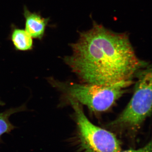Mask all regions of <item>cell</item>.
Masks as SVG:
<instances>
[{
  "instance_id": "obj_1",
  "label": "cell",
  "mask_w": 152,
  "mask_h": 152,
  "mask_svg": "<svg viewBox=\"0 0 152 152\" xmlns=\"http://www.w3.org/2000/svg\"><path fill=\"white\" fill-rule=\"evenodd\" d=\"M72 54L64 61L83 83L110 86L132 80L146 66L134 50L126 33L112 31L93 22L71 45Z\"/></svg>"
},
{
  "instance_id": "obj_2",
  "label": "cell",
  "mask_w": 152,
  "mask_h": 152,
  "mask_svg": "<svg viewBox=\"0 0 152 152\" xmlns=\"http://www.w3.org/2000/svg\"><path fill=\"white\" fill-rule=\"evenodd\" d=\"M48 81L61 92L65 98H72L86 106L92 112L101 113L108 110L133 83L132 80L110 86L62 82L53 78Z\"/></svg>"
},
{
  "instance_id": "obj_3",
  "label": "cell",
  "mask_w": 152,
  "mask_h": 152,
  "mask_svg": "<svg viewBox=\"0 0 152 152\" xmlns=\"http://www.w3.org/2000/svg\"><path fill=\"white\" fill-rule=\"evenodd\" d=\"M134 92L128 105L115 119L106 125L118 133L136 132L152 112V69L151 66L141 69Z\"/></svg>"
},
{
  "instance_id": "obj_4",
  "label": "cell",
  "mask_w": 152,
  "mask_h": 152,
  "mask_svg": "<svg viewBox=\"0 0 152 152\" xmlns=\"http://www.w3.org/2000/svg\"><path fill=\"white\" fill-rule=\"evenodd\" d=\"M65 98L74 110L79 143L82 152H121V143L114 134L91 122L78 102L72 98Z\"/></svg>"
},
{
  "instance_id": "obj_5",
  "label": "cell",
  "mask_w": 152,
  "mask_h": 152,
  "mask_svg": "<svg viewBox=\"0 0 152 152\" xmlns=\"http://www.w3.org/2000/svg\"><path fill=\"white\" fill-rule=\"evenodd\" d=\"M23 15L25 20V30L32 38L41 39L45 34L49 18H45L39 14L32 12L26 6L24 7Z\"/></svg>"
},
{
  "instance_id": "obj_6",
  "label": "cell",
  "mask_w": 152,
  "mask_h": 152,
  "mask_svg": "<svg viewBox=\"0 0 152 152\" xmlns=\"http://www.w3.org/2000/svg\"><path fill=\"white\" fill-rule=\"evenodd\" d=\"M11 39L17 50L27 51L32 48V38L25 30L14 28L11 35Z\"/></svg>"
},
{
  "instance_id": "obj_7",
  "label": "cell",
  "mask_w": 152,
  "mask_h": 152,
  "mask_svg": "<svg viewBox=\"0 0 152 152\" xmlns=\"http://www.w3.org/2000/svg\"><path fill=\"white\" fill-rule=\"evenodd\" d=\"M24 106L18 108L11 109L0 113V137L4 134L10 132L14 129V126L9 121L12 114L24 110Z\"/></svg>"
},
{
  "instance_id": "obj_8",
  "label": "cell",
  "mask_w": 152,
  "mask_h": 152,
  "mask_svg": "<svg viewBox=\"0 0 152 152\" xmlns=\"http://www.w3.org/2000/svg\"><path fill=\"white\" fill-rule=\"evenodd\" d=\"M120 152H152V142H150L145 146L138 149H129Z\"/></svg>"
},
{
  "instance_id": "obj_9",
  "label": "cell",
  "mask_w": 152,
  "mask_h": 152,
  "mask_svg": "<svg viewBox=\"0 0 152 152\" xmlns=\"http://www.w3.org/2000/svg\"><path fill=\"white\" fill-rule=\"evenodd\" d=\"M4 104V103L2 102L1 101H0V106L3 105Z\"/></svg>"
}]
</instances>
